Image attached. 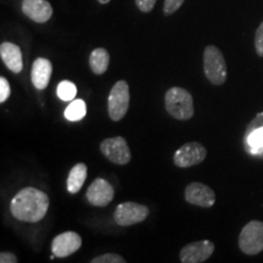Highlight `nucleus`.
<instances>
[{"mask_svg":"<svg viewBox=\"0 0 263 263\" xmlns=\"http://www.w3.org/2000/svg\"><path fill=\"white\" fill-rule=\"evenodd\" d=\"M49 196L37 188H25L16 194L10 203V211L15 219L21 222L37 223L47 215Z\"/></svg>","mask_w":263,"mask_h":263,"instance_id":"f257e3e1","label":"nucleus"},{"mask_svg":"<svg viewBox=\"0 0 263 263\" xmlns=\"http://www.w3.org/2000/svg\"><path fill=\"white\" fill-rule=\"evenodd\" d=\"M164 106L167 112L178 121H188L194 116L193 97L184 88H170L164 95Z\"/></svg>","mask_w":263,"mask_h":263,"instance_id":"f03ea898","label":"nucleus"},{"mask_svg":"<svg viewBox=\"0 0 263 263\" xmlns=\"http://www.w3.org/2000/svg\"><path fill=\"white\" fill-rule=\"evenodd\" d=\"M203 72L210 83L223 85L228 77L226 59L215 45H207L203 50Z\"/></svg>","mask_w":263,"mask_h":263,"instance_id":"7ed1b4c3","label":"nucleus"},{"mask_svg":"<svg viewBox=\"0 0 263 263\" xmlns=\"http://www.w3.org/2000/svg\"><path fill=\"white\" fill-rule=\"evenodd\" d=\"M130 93L129 85L126 81H118L111 88L108 94L107 110L108 116L114 122H120L129 110Z\"/></svg>","mask_w":263,"mask_h":263,"instance_id":"20e7f679","label":"nucleus"},{"mask_svg":"<svg viewBox=\"0 0 263 263\" xmlns=\"http://www.w3.org/2000/svg\"><path fill=\"white\" fill-rule=\"evenodd\" d=\"M239 249L245 255L255 256L263 251V222L251 221L241 229Z\"/></svg>","mask_w":263,"mask_h":263,"instance_id":"39448f33","label":"nucleus"},{"mask_svg":"<svg viewBox=\"0 0 263 263\" xmlns=\"http://www.w3.org/2000/svg\"><path fill=\"white\" fill-rule=\"evenodd\" d=\"M150 215V209L141 203L127 201L120 203L114 212V219L118 226L129 227L144 222Z\"/></svg>","mask_w":263,"mask_h":263,"instance_id":"423d86ee","label":"nucleus"},{"mask_svg":"<svg viewBox=\"0 0 263 263\" xmlns=\"http://www.w3.org/2000/svg\"><path fill=\"white\" fill-rule=\"evenodd\" d=\"M207 156L206 147L199 141H188L174 153L173 162L179 168H188L203 162Z\"/></svg>","mask_w":263,"mask_h":263,"instance_id":"0eeeda50","label":"nucleus"},{"mask_svg":"<svg viewBox=\"0 0 263 263\" xmlns=\"http://www.w3.org/2000/svg\"><path fill=\"white\" fill-rule=\"evenodd\" d=\"M100 151L103 155L116 164H127L132 160V153L127 140L123 137L107 138L101 141Z\"/></svg>","mask_w":263,"mask_h":263,"instance_id":"6e6552de","label":"nucleus"},{"mask_svg":"<svg viewBox=\"0 0 263 263\" xmlns=\"http://www.w3.org/2000/svg\"><path fill=\"white\" fill-rule=\"evenodd\" d=\"M184 197L190 205L202 207V209H210L216 202L215 192L209 185L200 182L188 184L184 190Z\"/></svg>","mask_w":263,"mask_h":263,"instance_id":"1a4fd4ad","label":"nucleus"},{"mask_svg":"<svg viewBox=\"0 0 263 263\" xmlns=\"http://www.w3.org/2000/svg\"><path fill=\"white\" fill-rule=\"evenodd\" d=\"M215 252V244L210 240L190 242L180 250L179 258L182 263H202Z\"/></svg>","mask_w":263,"mask_h":263,"instance_id":"9d476101","label":"nucleus"},{"mask_svg":"<svg viewBox=\"0 0 263 263\" xmlns=\"http://www.w3.org/2000/svg\"><path fill=\"white\" fill-rule=\"evenodd\" d=\"M82 246V238L76 232H65L55 236L51 242V251L57 257L65 258L77 252Z\"/></svg>","mask_w":263,"mask_h":263,"instance_id":"9b49d317","label":"nucleus"},{"mask_svg":"<svg viewBox=\"0 0 263 263\" xmlns=\"http://www.w3.org/2000/svg\"><path fill=\"white\" fill-rule=\"evenodd\" d=\"M115 190L107 180L97 178L85 193L88 202L97 207H105L114 200Z\"/></svg>","mask_w":263,"mask_h":263,"instance_id":"f8f14e48","label":"nucleus"},{"mask_svg":"<svg viewBox=\"0 0 263 263\" xmlns=\"http://www.w3.org/2000/svg\"><path fill=\"white\" fill-rule=\"evenodd\" d=\"M22 12L37 24L48 22L52 16V8L48 0H24Z\"/></svg>","mask_w":263,"mask_h":263,"instance_id":"ddd939ff","label":"nucleus"},{"mask_svg":"<svg viewBox=\"0 0 263 263\" xmlns=\"http://www.w3.org/2000/svg\"><path fill=\"white\" fill-rule=\"evenodd\" d=\"M0 58H2L6 67L14 73H20L24 68L22 51L18 45L14 44V43H2V45H0Z\"/></svg>","mask_w":263,"mask_h":263,"instance_id":"4468645a","label":"nucleus"},{"mask_svg":"<svg viewBox=\"0 0 263 263\" xmlns=\"http://www.w3.org/2000/svg\"><path fill=\"white\" fill-rule=\"evenodd\" d=\"M52 74V65L48 59L38 58L32 65V83L38 90H44Z\"/></svg>","mask_w":263,"mask_h":263,"instance_id":"2eb2a0df","label":"nucleus"},{"mask_svg":"<svg viewBox=\"0 0 263 263\" xmlns=\"http://www.w3.org/2000/svg\"><path fill=\"white\" fill-rule=\"evenodd\" d=\"M88 176V168L85 163H77L72 167L70 173L67 177V190L71 194H77L80 190L83 188V184L87 179Z\"/></svg>","mask_w":263,"mask_h":263,"instance_id":"dca6fc26","label":"nucleus"},{"mask_svg":"<svg viewBox=\"0 0 263 263\" xmlns=\"http://www.w3.org/2000/svg\"><path fill=\"white\" fill-rule=\"evenodd\" d=\"M89 65L95 74H104L110 65V54L106 49L97 48L90 52Z\"/></svg>","mask_w":263,"mask_h":263,"instance_id":"f3484780","label":"nucleus"},{"mask_svg":"<svg viewBox=\"0 0 263 263\" xmlns=\"http://www.w3.org/2000/svg\"><path fill=\"white\" fill-rule=\"evenodd\" d=\"M245 147L250 154H263V127H259L257 129L245 137Z\"/></svg>","mask_w":263,"mask_h":263,"instance_id":"a211bd4d","label":"nucleus"},{"mask_svg":"<svg viewBox=\"0 0 263 263\" xmlns=\"http://www.w3.org/2000/svg\"><path fill=\"white\" fill-rule=\"evenodd\" d=\"M85 114H87V105H85L84 101L81 100V99H78V100H72V103L68 105L65 110L66 120L72 121V122L83 120Z\"/></svg>","mask_w":263,"mask_h":263,"instance_id":"6ab92c4d","label":"nucleus"},{"mask_svg":"<svg viewBox=\"0 0 263 263\" xmlns=\"http://www.w3.org/2000/svg\"><path fill=\"white\" fill-rule=\"evenodd\" d=\"M58 97L64 101H72L77 94V87L70 81H62L59 83L57 89Z\"/></svg>","mask_w":263,"mask_h":263,"instance_id":"aec40b11","label":"nucleus"},{"mask_svg":"<svg viewBox=\"0 0 263 263\" xmlns=\"http://www.w3.org/2000/svg\"><path fill=\"white\" fill-rule=\"evenodd\" d=\"M91 263H126L122 256L117 254H104L101 256H97L90 261Z\"/></svg>","mask_w":263,"mask_h":263,"instance_id":"412c9836","label":"nucleus"},{"mask_svg":"<svg viewBox=\"0 0 263 263\" xmlns=\"http://www.w3.org/2000/svg\"><path fill=\"white\" fill-rule=\"evenodd\" d=\"M184 0H164L163 3V14L166 16L173 15L177 10L180 9Z\"/></svg>","mask_w":263,"mask_h":263,"instance_id":"4be33fe9","label":"nucleus"},{"mask_svg":"<svg viewBox=\"0 0 263 263\" xmlns=\"http://www.w3.org/2000/svg\"><path fill=\"white\" fill-rule=\"evenodd\" d=\"M255 49L259 58H263V21L255 33Z\"/></svg>","mask_w":263,"mask_h":263,"instance_id":"5701e85b","label":"nucleus"},{"mask_svg":"<svg viewBox=\"0 0 263 263\" xmlns=\"http://www.w3.org/2000/svg\"><path fill=\"white\" fill-rule=\"evenodd\" d=\"M11 94V88L5 77H0V103H5Z\"/></svg>","mask_w":263,"mask_h":263,"instance_id":"b1692460","label":"nucleus"},{"mask_svg":"<svg viewBox=\"0 0 263 263\" xmlns=\"http://www.w3.org/2000/svg\"><path fill=\"white\" fill-rule=\"evenodd\" d=\"M156 2L157 0H136V4L141 12L147 14V12H151V10L155 8Z\"/></svg>","mask_w":263,"mask_h":263,"instance_id":"393cba45","label":"nucleus"},{"mask_svg":"<svg viewBox=\"0 0 263 263\" xmlns=\"http://www.w3.org/2000/svg\"><path fill=\"white\" fill-rule=\"evenodd\" d=\"M259 127H263V112L258 114L257 116H256L254 120H252L251 122L249 123L248 128H246L245 137L249 136V134L251 133V132H254L255 129H257V128H259Z\"/></svg>","mask_w":263,"mask_h":263,"instance_id":"a878e982","label":"nucleus"},{"mask_svg":"<svg viewBox=\"0 0 263 263\" xmlns=\"http://www.w3.org/2000/svg\"><path fill=\"white\" fill-rule=\"evenodd\" d=\"M0 262L2 263H16L17 262V257H16L15 254H11V252L3 251L0 254Z\"/></svg>","mask_w":263,"mask_h":263,"instance_id":"bb28decb","label":"nucleus"},{"mask_svg":"<svg viewBox=\"0 0 263 263\" xmlns=\"http://www.w3.org/2000/svg\"><path fill=\"white\" fill-rule=\"evenodd\" d=\"M99 3L100 4H107V3H110V0H99Z\"/></svg>","mask_w":263,"mask_h":263,"instance_id":"cd10ccee","label":"nucleus"}]
</instances>
